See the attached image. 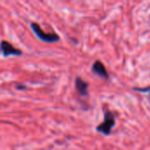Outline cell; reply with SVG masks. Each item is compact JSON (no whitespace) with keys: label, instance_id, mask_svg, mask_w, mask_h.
<instances>
[{"label":"cell","instance_id":"obj_5","mask_svg":"<svg viewBox=\"0 0 150 150\" xmlns=\"http://www.w3.org/2000/svg\"><path fill=\"white\" fill-rule=\"evenodd\" d=\"M75 87L76 90L77 91V92L83 96V97H86L88 96V87H89V83H86L85 81H83L81 77L76 76V80H75Z\"/></svg>","mask_w":150,"mask_h":150},{"label":"cell","instance_id":"obj_2","mask_svg":"<svg viewBox=\"0 0 150 150\" xmlns=\"http://www.w3.org/2000/svg\"><path fill=\"white\" fill-rule=\"evenodd\" d=\"M31 28L33 31V33H35V35L42 41L47 42V43H54L56 41H58L60 40V36L54 33H46L39 25V24L33 22L31 24Z\"/></svg>","mask_w":150,"mask_h":150},{"label":"cell","instance_id":"obj_4","mask_svg":"<svg viewBox=\"0 0 150 150\" xmlns=\"http://www.w3.org/2000/svg\"><path fill=\"white\" fill-rule=\"evenodd\" d=\"M91 70L94 74L99 76L101 78H104L107 80L109 78V75L107 73V70L105 67V65L100 62V61H96L91 68Z\"/></svg>","mask_w":150,"mask_h":150},{"label":"cell","instance_id":"obj_7","mask_svg":"<svg viewBox=\"0 0 150 150\" xmlns=\"http://www.w3.org/2000/svg\"><path fill=\"white\" fill-rule=\"evenodd\" d=\"M149 95H150V87H149Z\"/></svg>","mask_w":150,"mask_h":150},{"label":"cell","instance_id":"obj_1","mask_svg":"<svg viewBox=\"0 0 150 150\" xmlns=\"http://www.w3.org/2000/svg\"><path fill=\"white\" fill-rule=\"evenodd\" d=\"M115 126V118L112 112L110 110L105 111V116H104V122L101 123L97 127V131L98 133H101L106 136L111 134L112 128Z\"/></svg>","mask_w":150,"mask_h":150},{"label":"cell","instance_id":"obj_3","mask_svg":"<svg viewBox=\"0 0 150 150\" xmlns=\"http://www.w3.org/2000/svg\"><path fill=\"white\" fill-rule=\"evenodd\" d=\"M0 50L2 54L4 57H8L10 55H14V56H19L22 54V51L14 47L10 42L6 40H2L0 43Z\"/></svg>","mask_w":150,"mask_h":150},{"label":"cell","instance_id":"obj_6","mask_svg":"<svg viewBox=\"0 0 150 150\" xmlns=\"http://www.w3.org/2000/svg\"><path fill=\"white\" fill-rule=\"evenodd\" d=\"M17 89H18V90H20V89H26V87H25V86H18V87H17Z\"/></svg>","mask_w":150,"mask_h":150}]
</instances>
